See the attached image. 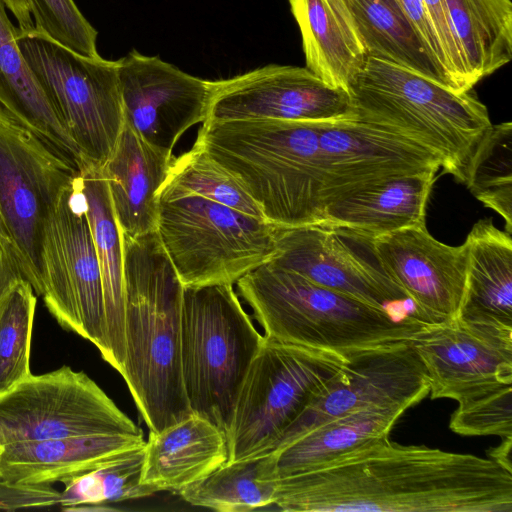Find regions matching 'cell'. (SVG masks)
<instances>
[{
	"mask_svg": "<svg viewBox=\"0 0 512 512\" xmlns=\"http://www.w3.org/2000/svg\"><path fill=\"white\" fill-rule=\"evenodd\" d=\"M428 395L413 340L359 352L283 432L273 452L338 417L362 410L406 411Z\"/></svg>",
	"mask_w": 512,
	"mask_h": 512,
	"instance_id": "14",
	"label": "cell"
},
{
	"mask_svg": "<svg viewBox=\"0 0 512 512\" xmlns=\"http://www.w3.org/2000/svg\"><path fill=\"white\" fill-rule=\"evenodd\" d=\"M93 434H143L84 372L29 375L0 394V445Z\"/></svg>",
	"mask_w": 512,
	"mask_h": 512,
	"instance_id": "12",
	"label": "cell"
},
{
	"mask_svg": "<svg viewBox=\"0 0 512 512\" xmlns=\"http://www.w3.org/2000/svg\"><path fill=\"white\" fill-rule=\"evenodd\" d=\"M160 190L191 193L265 219L256 202L234 177L194 146L174 158Z\"/></svg>",
	"mask_w": 512,
	"mask_h": 512,
	"instance_id": "34",
	"label": "cell"
},
{
	"mask_svg": "<svg viewBox=\"0 0 512 512\" xmlns=\"http://www.w3.org/2000/svg\"><path fill=\"white\" fill-rule=\"evenodd\" d=\"M403 410H362L325 422L272 452L278 478L303 473L388 436Z\"/></svg>",
	"mask_w": 512,
	"mask_h": 512,
	"instance_id": "29",
	"label": "cell"
},
{
	"mask_svg": "<svg viewBox=\"0 0 512 512\" xmlns=\"http://www.w3.org/2000/svg\"><path fill=\"white\" fill-rule=\"evenodd\" d=\"M156 232L184 287L233 285L275 253L276 226L191 193L160 190Z\"/></svg>",
	"mask_w": 512,
	"mask_h": 512,
	"instance_id": "7",
	"label": "cell"
},
{
	"mask_svg": "<svg viewBox=\"0 0 512 512\" xmlns=\"http://www.w3.org/2000/svg\"><path fill=\"white\" fill-rule=\"evenodd\" d=\"M372 237L327 224L276 226L268 262L399 317H415L401 309L411 302L381 267Z\"/></svg>",
	"mask_w": 512,
	"mask_h": 512,
	"instance_id": "13",
	"label": "cell"
},
{
	"mask_svg": "<svg viewBox=\"0 0 512 512\" xmlns=\"http://www.w3.org/2000/svg\"><path fill=\"white\" fill-rule=\"evenodd\" d=\"M273 505L290 512H512V471L490 457L383 436L279 478Z\"/></svg>",
	"mask_w": 512,
	"mask_h": 512,
	"instance_id": "1",
	"label": "cell"
},
{
	"mask_svg": "<svg viewBox=\"0 0 512 512\" xmlns=\"http://www.w3.org/2000/svg\"><path fill=\"white\" fill-rule=\"evenodd\" d=\"M78 177L62 192L45 227L42 297L63 329L90 341L103 357L106 322L101 271Z\"/></svg>",
	"mask_w": 512,
	"mask_h": 512,
	"instance_id": "11",
	"label": "cell"
},
{
	"mask_svg": "<svg viewBox=\"0 0 512 512\" xmlns=\"http://www.w3.org/2000/svg\"><path fill=\"white\" fill-rule=\"evenodd\" d=\"M428 170L383 181L329 205L323 222L370 236L425 226L436 172Z\"/></svg>",
	"mask_w": 512,
	"mask_h": 512,
	"instance_id": "26",
	"label": "cell"
},
{
	"mask_svg": "<svg viewBox=\"0 0 512 512\" xmlns=\"http://www.w3.org/2000/svg\"><path fill=\"white\" fill-rule=\"evenodd\" d=\"M228 459L225 434L207 419L191 414L144 444L141 482L159 491L179 493Z\"/></svg>",
	"mask_w": 512,
	"mask_h": 512,
	"instance_id": "23",
	"label": "cell"
},
{
	"mask_svg": "<svg viewBox=\"0 0 512 512\" xmlns=\"http://www.w3.org/2000/svg\"><path fill=\"white\" fill-rule=\"evenodd\" d=\"M278 476L273 453L227 461L179 494L188 503L221 512L272 506Z\"/></svg>",
	"mask_w": 512,
	"mask_h": 512,
	"instance_id": "31",
	"label": "cell"
},
{
	"mask_svg": "<svg viewBox=\"0 0 512 512\" xmlns=\"http://www.w3.org/2000/svg\"><path fill=\"white\" fill-rule=\"evenodd\" d=\"M432 399L458 403L512 384V334L473 327L458 319L428 324L413 339Z\"/></svg>",
	"mask_w": 512,
	"mask_h": 512,
	"instance_id": "19",
	"label": "cell"
},
{
	"mask_svg": "<svg viewBox=\"0 0 512 512\" xmlns=\"http://www.w3.org/2000/svg\"><path fill=\"white\" fill-rule=\"evenodd\" d=\"M264 337L350 358L412 341L429 323L402 318L266 262L236 282Z\"/></svg>",
	"mask_w": 512,
	"mask_h": 512,
	"instance_id": "4",
	"label": "cell"
},
{
	"mask_svg": "<svg viewBox=\"0 0 512 512\" xmlns=\"http://www.w3.org/2000/svg\"><path fill=\"white\" fill-rule=\"evenodd\" d=\"M348 92L355 119L393 130L432 150L442 168L465 182L477 144L491 127L488 110L471 93L394 63L367 57Z\"/></svg>",
	"mask_w": 512,
	"mask_h": 512,
	"instance_id": "5",
	"label": "cell"
},
{
	"mask_svg": "<svg viewBox=\"0 0 512 512\" xmlns=\"http://www.w3.org/2000/svg\"><path fill=\"white\" fill-rule=\"evenodd\" d=\"M348 359L264 337L236 401L227 461L272 453L283 432Z\"/></svg>",
	"mask_w": 512,
	"mask_h": 512,
	"instance_id": "8",
	"label": "cell"
},
{
	"mask_svg": "<svg viewBox=\"0 0 512 512\" xmlns=\"http://www.w3.org/2000/svg\"><path fill=\"white\" fill-rule=\"evenodd\" d=\"M125 358L121 376L150 431L193 414L181 372L184 286L155 231L123 236Z\"/></svg>",
	"mask_w": 512,
	"mask_h": 512,
	"instance_id": "2",
	"label": "cell"
},
{
	"mask_svg": "<svg viewBox=\"0 0 512 512\" xmlns=\"http://www.w3.org/2000/svg\"><path fill=\"white\" fill-rule=\"evenodd\" d=\"M343 2L367 57L394 63L450 87L442 70L425 50L398 0Z\"/></svg>",
	"mask_w": 512,
	"mask_h": 512,
	"instance_id": "28",
	"label": "cell"
},
{
	"mask_svg": "<svg viewBox=\"0 0 512 512\" xmlns=\"http://www.w3.org/2000/svg\"><path fill=\"white\" fill-rule=\"evenodd\" d=\"M511 449L512 438L501 440V443L496 448L489 450L488 457L496 460L504 467L512 471Z\"/></svg>",
	"mask_w": 512,
	"mask_h": 512,
	"instance_id": "41",
	"label": "cell"
},
{
	"mask_svg": "<svg viewBox=\"0 0 512 512\" xmlns=\"http://www.w3.org/2000/svg\"><path fill=\"white\" fill-rule=\"evenodd\" d=\"M7 9L15 16L18 29L30 30L34 28L33 18L31 15L30 4L28 0H4Z\"/></svg>",
	"mask_w": 512,
	"mask_h": 512,
	"instance_id": "40",
	"label": "cell"
},
{
	"mask_svg": "<svg viewBox=\"0 0 512 512\" xmlns=\"http://www.w3.org/2000/svg\"><path fill=\"white\" fill-rule=\"evenodd\" d=\"M34 27L66 48L87 57H100L97 31L74 0H28Z\"/></svg>",
	"mask_w": 512,
	"mask_h": 512,
	"instance_id": "36",
	"label": "cell"
},
{
	"mask_svg": "<svg viewBox=\"0 0 512 512\" xmlns=\"http://www.w3.org/2000/svg\"><path fill=\"white\" fill-rule=\"evenodd\" d=\"M17 43L83 163L101 168L124 125L118 61L80 55L35 27L17 28Z\"/></svg>",
	"mask_w": 512,
	"mask_h": 512,
	"instance_id": "9",
	"label": "cell"
},
{
	"mask_svg": "<svg viewBox=\"0 0 512 512\" xmlns=\"http://www.w3.org/2000/svg\"><path fill=\"white\" fill-rule=\"evenodd\" d=\"M193 146L231 174L271 224L323 222L320 122H203Z\"/></svg>",
	"mask_w": 512,
	"mask_h": 512,
	"instance_id": "3",
	"label": "cell"
},
{
	"mask_svg": "<svg viewBox=\"0 0 512 512\" xmlns=\"http://www.w3.org/2000/svg\"><path fill=\"white\" fill-rule=\"evenodd\" d=\"M78 164L0 107V220L35 294L44 293L45 227Z\"/></svg>",
	"mask_w": 512,
	"mask_h": 512,
	"instance_id": "10",
	"label": "cell"
},
{
	"mask_svg": "<svg viewBox=\"0 0 512 512\" xmlns=\"http://www.w3.org/2000/svg\"><path fill=\"white\" fill-rule=\"evenodd\" d=\"M320 162L323 211L388 179L442 166L411 138L357 119L320 122Z\"/></svg>",
	"mask_w": 512,
	"mask_h": 512,
	"instance_id": "16",
	"label": "cell"
},
{
	"mask_svg": "<svg viewBox=\"0 0 512 512\" xmlns=\"http://www.w3.org/2000/svg\"><path fill=\"white\" fill-rule=\"evenodd\" d=\"M79 169L102 279L106 322V353L102 358L121 374L125 358L123 235L101 168L83 163Z\"/></svg>",
	"mask_w": 512,
	"mask_h": 512,
	"instance_id": "24",
	"label": "cell"
},
{
	"mask_svg": "<svg viewBox=\"0 0 512 512\" xmlns=\"http://www.w3.org/2000/svg\"><path fill=\"white\" fill-rule=\"evenodd\" d=\"M374 253L389 278L429 324L456 319L463 298L468 244L450 246L413 226L372 237Z\"/></svg>",
	"mask_w": 512,
	"mask_h": 512,
	"instance_id": "18",
	"label": "cell"
},
{
	"mask_svg": "<svg viewBox=\"0 0 512 512\" xmlns=\"http://www.w3.org/2000/svg\"><path fill=\"white\" fill-rule=\"evenodd\" d=\"M143 434H93L4 445L0 481L54 484L81 476L142 446Z\"/></svg>",
	"mask_w": 512,
	"mask_h": 512,
	"instance_id": "21",
	"label": "cell"
},
{
	"mask_svg": "<svg viewBox=\"0 0 512 512\" xmlns=\"http://www.w3.org/2000/svg\"><path fill=\"white\" fill-rule=\"evenodd\" d=\"M36 302L31 284L23 278L0 306V394L32 374L30 351Z\"/></svg>",
	"mask_w": 512,
	"mask_h": 512,
	"instance_id": "35",
	"label": "cell"
},
{
	"mask_svg": "<svg viewBox=\"0 0 512 512\" xmlns=\"http://www.w3.org/2000/svg\"><path fill=\"white\" fill-rule=\"evenodd\" d=\"M117 61L124 123L149 144L173 153L181 136L205 121L209 81L136 50Z\"/></svg>",
	"mask_w": 512,
	"mask_h": 512,
	"instance_id": "17",
	"label": "cell"
},
{
	"mask_svg": "<svg viewBox=\"0 0 512 512\" xmlns=\"http://www.w3.org/2000/svg\"><path fill=\"white\" fill-rule=\"evenodd\" d=\"M474 85L512 58L510 0H444Z\"/></svg>",
	"mask_w": 512,
	"mask_h": 512,
	"instance_id": "30",
	"label": "cell"
},
{
	"mask_svg": "<svg viewBox=\"0 0 512 512\" xmlns=\"http://www.w3.org/2000/svg\"><path fill=\"white\" fill-rule=\"evenodd\" d=\"M23 278L20 259L0 220V306L14 284Z\"/></svg>",
	"mask_w": 512,
	"mask_h": 512,
	"instance_id": "39",
	"label": "cell"
},
{
	"mask_svg": "<svg viewBox=\"0 0 512 512\" xmlns=\"http://www.w3.org/2000/svg\"><path fill=\"white\" fill-rule=\"evenodd\" d=\"M174 158L173 153L149 144L124 123L101 167L124 237L133 239L156 230L158 195Z\"/></svg>",
	"mask_w": 512,
	"mask_h": 512,
	"instance_id": "20",
	"label": "cell"
},
{
	"mask_svg": "<svg viewBox=\"0 0 512 512\" xmlns=\"http://www.w3.org/2000/svg\"><path fill=\"white\" fill-rule=\"evenodd\" d=\"M468 267L456 319L473 327L512 334V239L491 219L476 222L466 240Z\"/></svg>",
	"mask_w": 512,
	"mask_h": 512,
	"instance_id": "22",
	"label": "cell"
},
{
	"mask_svg": "<svg viewBox=\"0 0 512 512\" xmlns=\"http://www.w3.org/2000/svg\"><path fill=\"white\" fill-rule=\"evenodd\" d=\"M264 341L233 285L184 287L182 381L193 414L227 437L247 372Z\"/></svg>",
	"mask_w": 512,
	"mask_h": 512,
	"instance_id": "6",
	"label": "cell"
},
{
	"mask_svg": "<svg viewBox=\"0 0 512 512\" xmlns=\"http://www.w3.org/2000/svg\"><path fill=\"white\" fill-rule=\"evenodd\" d=\"M144 444L121 453L97 469L64 481L59 504L72 510L81 505L99 506L156 493L153 487L141 482Z\"/></svg>",
	"mask_w": 512,
	"mask_h": 512,
	"instance_id": "33",
	"label": "cell"
},
{
	"mask_svg": "<svg viewBox=\"0 0 512 512\" xmlns=\"http://www.w3.org/2000/svg\"><path fill=\"white\" fill-rule=\"evenodd\" d=\"M0 107L78 165L81 152L17 43V28L0 0Z\"/></svg>",
	"mask_w": 512,
	"mask_h": 512,
	"instance_id": "27",
	"label": "cell"
},
{
	"mask_svg": "<svg viewBox=\"0 0 512 512\" xmlns=\"http://www.w3.org/2000/svg\"><path fill=\"white\" fill-rule=\"evenodd\" d=\"M300 29L306 68L348 91L367 54L343 0H288Z\"/></svg>",
	"mask_w": 512,
	"mask_h": 512,
	"instance_id": "25",
	"label": "cell"
},
{
	"mask_svg": "<svg viewBox=\"0 0 512 512\" xmlns=\"http://www.w3.org/2000/svg\"><path fill=\"white\" fill-rule=\"evenodd\" d=\"M466 186L486 207L505 220L512 234V123L491 125L466 168Z\"/></svg>",
	"mask_w": 512,
	"mask_h": 512,
	"instance_id": "32",
	"label": "cell"
},
{
	"mask_svg": "<svg viewBox=\"0 0 512 512\" xmlns=\"http://www.w3.org/2000/svg\"><path fill=\"white\" fill-rule=\"evenodd\" d=\"M441 41L446 56V74L450 86L457 92L472 90L474 83L454 34L444 0H421Z\"/></svg>",
	"mask_w": 512,
	"mask_h": 512,
	"instance_id": "38",
	"label": "cell"
},
{
	"mask_svg": "<svg viewBox=\"0 0 512 512\" xmlns=\"http://www.w3.org/2000/svg\"><path fill=\"white\" fill-rule=\"evenodd\" d=\"M3 451H4V446L0 445V459H1V456L3 454Z\"/></svg>",
	"mask_w": 512,
	"mask_h": 512,
	"instance_id": "42",
	"label": "cell"
},
{
	"mask_svg": "<svg viewBox=\"0 0 512 512\" xmlns=\"http://www.w3.org/2000/svg\"><path fill=\"white\" fill-rule=\"evenodd\" d=\"M204 122L249 119L327 122L355 119L348 91L306 67L269 64L209 81Z\"/></svg>",
	"mask_w": 512,
	"mask_h": 512,
	"instance_id": "15",
	"label": "cell"
},
{
	"mask_svg": "<svg viewBox=\"0 0 512 512\" xmlns=\"http://www.w3.org/2000/svg\"><path fill=\"white\" fill-rule=\"evenodd\" d=\"M450 429L463 436L512 438V384H505L458 403Z\"/></svg>",
	"mask_w": 512,
	"mask_h": 512,
	"instance_id": "37",
	"label": "cell"
}]
</instances>
